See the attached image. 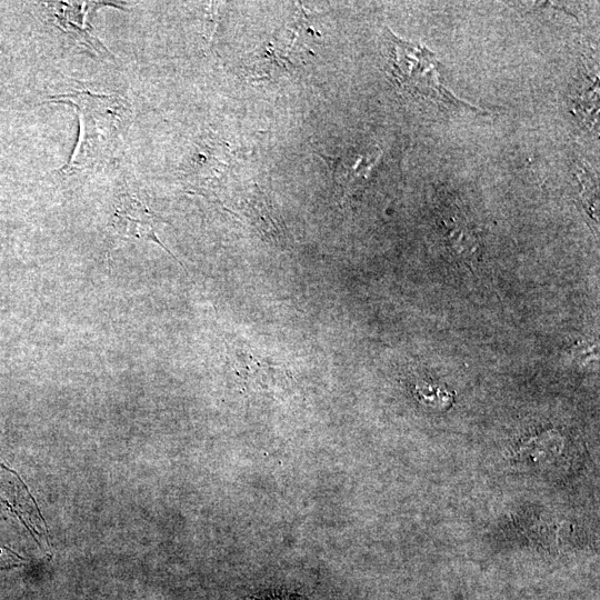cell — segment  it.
<instances>
[{"label":"cell","instance_id":"cell-1","mask_svg":"<svg viewBox=\"0 0 600 600\" xmlns=\"http://www.w3.org/2000/svg\"><path fill=\"white\" fill-rule=\"evenodd\" d=\"M49 102L71 106L79 120L78 141L61 174L92 170L113 160L131 122L127 99L82 89L53 96Z\"/></svg>","mask_w":600,"mask_h":600},{"label":"cell","instance_id":"cell-2","mask_svg":"<svg viewBox=\"0 0 600 600\" xmlns=\"http://www.w3.org/2000/svg\"><path fill=\"white\" fill-rule=\"evenodd\" d=\"M392 74L411 96L421 97L448 109L479 111L457 99L439 80L436 56L426 47L404 42L390 36Z\"/></svg>","mask_w":600,"mask_h":600},{"label":"cell","instance_id":"cell-3","mask_svg":"<svg viewBox=\"0 0 600 600\" xmlns=\"http://www.w3.org/2000/svg\"><path fill=\"white\" fill-rule=\"evenodd\" d=\"M103 6H114L110 2H46L51 23L74 43L86 47L96 53L109 51L94 36L88 20V13ZM117 7V6H114ZM120 8V7H117ZM122 9V8H120Z\"/></svg>","mask_w":600,"mask_h":600},{"label":"cell","instance_id":"cell-4","mask_svg":"<svg viewBox=\"0 0 600 600\" xmlns=\"http://www.w3.org/2000/svg\"><path fill=\"white\" fill-rule=\"evenodd\" d=\"M0 504L24 524L39 544L48 546L47 527L32 496L20 478L1 463Z\"/></svg>","mask_w":600,"mask_h":600},{"label":"cell","instance_id":"cell-5","mask_svg":"<svg viewBox=\"0 0 600 600\" xmlns=\"http://www.w3.org/2000/svg\"><path fill=\"white\" fill-rule=\"evenodd\" d=\"M159 221L161 219L138 198L121 194L114 207L111 226L120 238L151 240L172 256L157 237L156 227Z\"/></svg>","mask_w":600,"mask_h":600},{"label":"cell","instance_id":"cell-6","mask_svg":"<svg viewBox=\"0 0 600 600\" xmlns=\"http://www.w3.org/2000/svg\"><path fill=\"white\" fill-rule=\"evenodd\" d=\"M442 223L446 227V238L451 249L466 259L473 257L479 250V243L469 226L456 217L443 219Z\"/></svg>","mask_w":600,"mask_h":600},{"label":"cell","instance_id":"cell-7","mask_svg":"<svg viewBox=\"0 0 600 600\" xmlns=\"http://www.w3.org/2000/svg\"><path fill=\"white\" fill-rule=\"evenodd\" d=\"M416 390L419 400L427 406L444 409V407L452 403V393L438 387L424 383L423 386H417Z\"/></svg>","mask_w":600,"mask_h":600},{"label":"cell","instance_id":"cell-8","mask_svg":"<svg viewBox=\"0 0 600 600\" xmlns=\"http://www.w3.org/2000/svg\"><path fill=\"white\" fill-rule=\"evenodd\" d=\"M21 557L16 552L0 547V569H8L18 566L17 561H20Z\"/></svg>","mask_w":600,"mask_h":600}]
</instances>
